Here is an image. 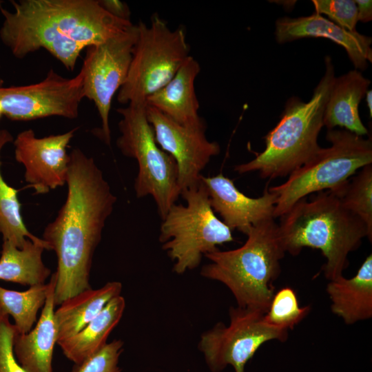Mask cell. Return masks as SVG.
<instances>
[{"mask_svg":"<svg viewBox=\"0 0 372 372\" xmlns=\"http://www.w3.org/2000/svg\"><path fill=\"white\" fill-rule=\"evenodd\" d=\"M69 154L66 200L42 238L56 256L55 305L92 288L93 256L116 202L94 160L78 148Z\"/></svg>","mask_w":372,"mask_h":372,"instance_id":"1","label":"cell"},{"mask_svg":"<svg viewBox=\"0 0 372 372\" xmlns=\"http://www.w3.org/2000/svg\"><path fill=\"white\" fill-rule=\"evenodd\" d=\"M0 6L4 20L0 39L18 59L41 48L72 71L81 52L130 28L131 21L108 13L97 0L10 1Z\"/></svg>","mask_w":372,"mask_h":372,"instance_id":"2","label":"cell"},{"mask_svg":"<svg viewBox=\"0 0 372 372\" xmlns=\"http://www.w3.org/2000/svg\"><path fill=\"white\" fill-rule=\"evenodd\" d=\"M278 227L286 252L296 256L304 247L322 251L329 280L343 275L349 254L359 248L364 238L372 240L364 223L327 190L298 201L280 217Z\"/></svg>","mask_w":372,"mask_h":372,"instance_id":"3","label":"cell"},{"mask_svg":"<svg viewBox=\"0 0 372 372\" xmlns=\"http://www.w3.org/2000/svg\"><path fill=\"white\" fill-rule=\"evenodd\" d=\"M325 70L309 101L290 97L277 125L265 136V148L251 161L237 165L240 174L258 172L262 178L289 176L320 149L318 137L335 76L332 59L324 58Z\"/></svg>","mask_w":372,"mask_h":372,"instance_id":"4","label":"cell"},{"mask_svg":"<svg viewBox=\"0 0 372 372\" xmlns=\"http://www.w3.org/2000/svg\"><path fill=\"white\" fill-rule=\"evenodd\" d=\"M240 247L205 255L209 263L200 275L225 285L237 306L266 313L274 294L273 282L280 273V260L286 253L278 224L274 218L254 227Z\"/></svg>","mask_w":372,"mask_h":372,"instance_id":"5","label":"cell"},{"mask_svg":"<svg viewBox=\"0 0 372 372\" xmlns=\"http://www.w3.org/2000/svg\"><path fill=\"white\" fill-rule=\"evenodd\" d=\"M329 147L322 148L289 175L283 183L269 187L277 196L274 218L286 214L308 195L330 191L340 196L349 180L372 163V141L347 130H327Z\"/></svg>","mask_w":372,"mask_h":372,"instance_id":"6","label":"cell"},{"mask_svg":"<svg viewBox=\"0 0 372 372\" xmlns=\"http://www.w3.org/2000/svg\"><path fill=\"white\" fill-rule=\"evenodd\" d=\"M180 196L186 204L175 203L170 207L162 220L159 235L177 274L196 269L203 256L234 240L232 230L215 214L201 179Z\"/></svg>","mask_w":372,"mask_h":372,"instance_id":"7","label":"cell"},{"mask_svg":"<svg viewBox=\"0 0 372 372\" xmlns=\"http://www.w3.org/2000/svg\"><path fill=\"white\" fill-rule=\"evenodd\" d=\"M116 111L121 116L117 147L124 156L138 163L134 185L136 196H152L163 220L180 196L177 164L157 144L147 120L146 104H129Z\"/></svg>","mask_w":372,"mask_h":372,"instance_id":"8","label":"cell"},{"mask_svg":"<svg viewBox=\"0 0 372 372\" xmlns=\"http://www.w3.org/2000/svg\"><path fill=\"white\" fill-rule=\"evenodd\" d=\"M137 28L128 74L117 94L121 104H146L147 99L167 83L190 56L185 31L172 30L157 14L149 25L140 21Z\"/></svg>","mask_w":372,"mask_h":372,"instance_id":"9","label":"cell"},{"mask_svg":"<svg viewBox=\"0 0 372 372\" xmlns=\"http://www.w3.org/2000/svg\"><path fill=\"white\" fill-rule=\"evenodd\" d=\"M260 310L231 307L229 322L216 324L205 331L198 344L211 372H220L231 365L235 372H245L247 362L265 342H285L288 331L268 324Z\"/></svg>","mask_w":372,"mask_h":372,"instance_id":"10","label":"cell"},{"mask_svg":"<svg viewBox=\"0 0 372 372\" xmlns=\"http://www.w3.org/2000/svg\"><path fill=\"white\" fill-rule=\"evenodd\" d=\"M138 36L137 24L106 41L89 46L81 69L84 97L92 101L98 110L101 127L96 135L110 145L109 115L112 99L125 83Z\"/></svg>","mask_w":372,"mask_h":372,"instance_id":"11","label":"cell"},{"mask_svg":"<svg viewBox=\"0 0 372 372\" xmlns=\"http://www.w3.org/2000/svg\"><path fill=\"white\" fill-rule=\"evenodd\" d=\"M83 71L74 78L61 76L51 69L39 83L0 87L3 115L12 121H30L49 116L78 117L84 97Z\"/></svg>","mask_w":372,"mask_h":372,"instance_id":"12","label":"cell"},{"mask_svg":"<svg viewBox=\"0 0 372 372\" xmlns=\"http://www.w3.org/2000/svg\"><path fill=\"white\" fill-rule=\"evenodd\" d=\"M146 114L157 144L177 164L181 194L200 181L202 171L213 156L220 154V147L217 142L207 138L206 124L182 125L147 105Z\"/></svg>","mask_w":372,"mask_h":372,"instance_id":"13","label":"cell"},{"mask_svg":"<svg viewBox=\"0 0 372 372\" xmlns=\"http://www.w3.org/2000/svg\"><path fill=\"white\" fill-rule=\"evenodd\" d=\"M76 130L37 138L28 129L13 141L15 159L24 166L25 180L35 194H46L66 185L70 161L66 148Z\"/></svg>","mask_w":372,"mask_h":372,"instance_id":"14","label":"cell"},{"mask_svg":"<svg viewBox=\"0 0 372 372\" xmlns=\"http://www.w3.org/2000/svg\"><path fill=\"white\" fill-rule=\"evenodd\" d=\"M200 179L207 188L214 211L231 230L237 229L247 235L252 227L274 218L277 196L269 188L261 196L251 198L221 173L211 177L202 175Z\"/></svg>","mask_w":372,"mask_h":372,"instance_id":"15","label":"cell"},{"mask_svg":"<svg viewBox=\"0 0 372 372\" xmlns=\"http://www.w3.org/2000/svg\"><path fill=\"white\" fill-rule=\"evenodd\" d=\"M311 37L326 38L344 48L358 70H365L368 62L372 61L371 37L347 30L322 14L313 12L297 18L284 17L276 21L275 38L279 43Z\"/></svg>","mask_w":372,"mask_h":372,"instance_id":"16","label":"cell"},{"mask_svg":"<svg viewBox=\"0 0 372 372\" xmlns=\"http://www.w3.org/2000/svg\"><path fill=\"white\" fill-rule=\"evenodd\" d=\"M56 276L51 275L44 306L37 324L29 332L17 333L13 342L16 360L26 372H53L52 360L57 342L54 318Z\"/></svg>","mask_w":372,"mask_h":372,"instance_id":"17","label":"cell"},{"mask_svg":"<svg viewBox=\"0 0 372 372\" xmlns=\"http://www.w3.org/2000/svg\"><path fill=\"white\" fill-rule=\"evenodd\" d=\"M200 71L198 62L189 56L173 78L147 99L146 105L182 125L205 124L198 114L200 105L194 87Z\"/></svg>","mask_w":372,"mask_h":372,"instance_id":"18","label":"cell"},{"mask_svg":"<svg viewBox=\"0 0 372 372\" xmlns=\"http://www.w3.org/2000/svg\"><path fill=\"white\" fill-rule=\"evenodd\" d=\"M371 81L355 69L335 77L325 106L323 125L327 130L340 127L363 136L368 129L361 121L359 104Z\"/></svg>","mask_w":372,"mask_h":372,"instance_id":"19","label":"cell"},{"mask_svg":"<svg viewBox=\"0 0 372 372\" xmlns=\"http://www.w3.org/2000/svg\"><path fill=\"white\" fill-rule=\"evenodd\" d=\"M327 292L332 312L347 324H353L372 317V255H369L356 274L343 275L329 280Z\"/></svg>","mask_w":372,"mask_h":372,"instance_id":"20","label":"cell"},{"mask_svg":"<svg viewBox=\"0 0 372 372\" xmlns=\"http://www.w3.org/2000/svg\"><path fill=\"white\" fill-rule=\"evenodd\" d=\"M122 288L121 282L110 281L100 288H90L64 300L54 311L56 344L82 330L112 299L121 295Z\"/></svg>","mask_w":372,"mask_h":372,"instance_id":"21","label":"cell"},{"mask_svg":"<svg viewBox=\"0 0 372 372\" xmlns=\"http://www.w3.org/2000/svg\"><path fill=\"white\" fill-rule=\"evenodd\" d=\"M45 249L50 250V247L42 238L39 241L28 238L21 248L3 241L0 280L30 287L45 284L51 271L42 259Z\"/></svg>","mask_w":372,"mask_h":372,"instance_id":"22","label":"cell"},{"mask_svg":"<svg viewBox=\"0 0 372 372\" xmlns=\"http://www.w3.org/2000/svg\"><path fill=\"white\" fill-rule=\"evenodd\" d=\"M125 309L122 296L112 299L82 330L57 344L63 354L74 364L92 355L107 343V338L121 320Z\"/></svg>","mask_w":372,"mask_h":372,"instance_id":"23","label":"cell"},{"mask_svg":"<svg viewBox=\"0 0 372 372\" xmlns=\"http://www.w3.org/2000/svg\"><path fill=\"white\" fill-rule=\"evenodd\" d=\"M13 141L12 134L7 130H0V234L3 241H8L21 248L28 238L32 241H39L41 238L31 234L23 220L21 205L18 198L20 190L10 186L1 174V150Z\"/></svg>","mask_w":372,"mask_h":372,"instance_id":"24","label":"cell"},{"mask_svg":"<svg viewBox=\"0 0 372 372\" xmlns=\"http://www.w3.org/2000/svg\"><path fill=\"white\" fill-rule=\"evenodd\" d=\"M48 282L19 291L0 286V309L12 317L18 334L29 332L37 321L39 310L44 306Z\"/></svg>","mask_w":372,"mask_h":372,"instance_id":"25","label":"cell"},{"mask_svg":"<svg viewBox=\"0 0 372 372\" xmlns=\"http://www.w3.org/2000/svg\"><path fill=\"white\" fill-rule=\"evenodd\" d=\"M349 211L358 216L372 236V165L363 167L351 177L338 196Z\"/></svg>","mask_w":372,"mask_h":372,"instance_id":"26","label":"cell"},{"mask_svg":"<svg viewBox=\"0 0 372 372\" xmlns=\"http://www.w3.org/2000/svg\"><path fill=\"white\" fill-rule=\"evenodd\" d=\"M310 309L309 306L300 307L295 291L285 287L274 293L264 319L271 326L288 331L300 323Z\"/></svg>","mask_w":372,"mask_h":372,"instance_id":"27","label":"cell"},{"mask_svg":"<svg viewBox=\"0 0 372 372\" xmlns=\"http://www.w3.org/2000/svg\"><path fill=\"white\" fill-rule=\"evenodd\" d=\"M123 342L114 340L79 363L74 364L70 372H121L118 366L123 351Z\"/></svg>","mask_w":372,"mask_h":372,"instance_id":"28","label":"cell"},{"mask_svg":"<svg viewBox=\"0 0 372 372\" xmlns=\"http://www.w3.org/2000/svg\"><path fill=\"white\" fill-rule=\"evenodd\" d=\"M315 12L324 14L329 20L349 31L355 30L357 6L353 0H312Z\"/></svg>","mask_w":372,"mask_h":372,"instance_id":"29","label":"cell"},{"mask_svg":"<svg viewBox=\"0 0 372 372\" xmlns=\"http://www.w3.org/2000/svg\"><path fill=\"white\" fill-rule=\"evenodd\" d=\"M17 330L8 316L0 309V372H26L13 352Z\"/></svg>","mask_w":372,"mask_h":372,"instance_id":"30","label":"cell"},{"mask_svg":"<svg viewBox=\"0 0 372 372\" xmlns=\"http://www.w3.org/2000/svg\"><path fill=\"white\" fill-rule=\"evenodd\" d=\"M99 3L111 15L120 19L130 21L131 12L125 3L118 0H100Z\"/></svg>","mask_w":372,"mask_h":372,"instance_id":"31","label":"cell"},{"mask_svg":"<svg viewBox=\"0 0 372 372\" xmlns=\"http://www.w3.org/2000/svg\"><path fill=\"white\" fill-rule=\"evenodd\" d=\"M357 6L358 21L361 22H369L372 19V1L371 0H355Z\"/></svg>","mask_w":372,"mask_h":372,"instance_id":"32","label":"cell"},{"mask_svg":"<svg viewBox=\"0 0 372 372\" xmlns=\"http://www.w3.org/2000/svg\"><path fill=\"white\" fill-rule=\"evenodd\" d=\"M366 105H367V107L369 110V114H370V116L371 117L372 116V91L371 90H368L366 92Z\"/></svg>","mask_w":372,"mask_h":372,"instance_id":"33","label":"cell"},{"mask_svg":"<svg viewBox=\"0 0 372 372\" xmlns=\"http://www.w3.org/2000/svg\"><path fill=\"white\" fill-rule=\"evenodd\" d=\"M3 115V109H2V106H1V104L0 103V118L1 116Z\"/></svg>","mask_w":372,"mask_h":372,"instance_id":"34","label":"cell"},{"mask_svg":"<svg viewBox=\"0 0 372 372\" xmlns=\"http://www.w3.org/2000/svg\"><path fill=\"white\" fill-rule=\"evenodd\" d=\"M1 5V1H0V6ZM3 84V81L0 78V87H2Z\"/></svg>","mask_w":372,"mask_h":372,"instance_id":"35","label":"cell"}]
</instances>
